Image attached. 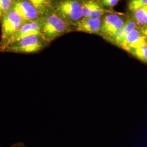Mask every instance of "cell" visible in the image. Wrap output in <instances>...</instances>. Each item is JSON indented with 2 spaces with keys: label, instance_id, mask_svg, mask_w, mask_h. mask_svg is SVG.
<instances>
[{
  "label": "cell",
  "instance_id": "6da1fadb",
  "mask_svg": "<svg viewBox=\"0 0 147 147\" xmlns=\"http://www.w3.org/2000/svg\"><path fill=\"white\" fill-rule=\"evenodd\" d=\"M40 34L47 42H50L67 31V22L56 13L43 17Z\"/></svg>",
  "mask_w": 147,
  "mask_h": 147
},
{
  "label": "cell",
  "instance_id": "7a4b0ae2",
  "mask_svg": "<svg viewBox=\"0 0 147 147\" xmlns=\"http://www.w3.org/2000/svg\"><path fill=\"white\" fill-rule=\"evenodd\" d=\"M46 42L40 34L24 37L1 47L5 52L17 53H32L42 50Z\"/></svg>",
  "mask_w": 147,
  "mask_h": 147
},
{
  "label": "cell",
  "instance_id": "3957f363",
  "mask_svg": "<svg viewBox=\"0 0 147 147\" xmlns=\"http://www.w3.org/2000/svg\"><path fill=\"white\" fill-rule=\"evenodd\" d=\"M0 21L1 23L2 44L6 42L25 23L13 8L7 12Z\"/></svg>",
  "mask_w": 147,
  "mask_h": 147
},
{
  "label": "cell",
  "instance_id": "277c9868",
  "mask_svg": "<svg viewBox=\"0 0 147 147\" xmlns=\"http://www.w3.org/2000/svg\"><path fill=\"white\" fill-rule=\"evenodd\" d=\"M55 11L66 22H78L82 16V5L77 0H62L56 5Z\"/></svg>",
  "mask_w": 147,
  "mask_h": 147
},
{
  "label": "cell",
  "instance_id": "5b68a950",
  "mask_svg": "<svg viewBox=\"0 0 147 147\" xmlns=\"http://www.w3.org/2000/svg\"><path fill=\"white\" fill-rule=\"evenodd\" d=\"M42 19V16H40L34 21L25 22L12 37L10 38L6 42L2 44L1 47H3L11 42H14L24 37L32 35L40 34Z\"/></svg>",
  "mask_w": 147,
  "mask_h": 147
},
{
  "label": "cell",
  "instance_id": "8992f818",
  "mask_svg": "<svg viewBox=\"0 0 147 147\" xmlns=\"http://www.w3.org/2000/svg\"><path fill=\"white\" fill-rule=\"evenodd\" d=\"M124 24L123 20L119 16L110 14L105 16L103 19L100 31L106 37L113 38Z\"/></svg>",
  "mask_w": 147,
  "mask_h": 147
},
{
  "label": "cell",
  "instance_id": "52a82bcc",
  "mask_svg": "<svg viewBox=\"0 0 147 147\" xmlns=\"http://www.w3.org/2000/svg\"><path fill=\"white\" fill-rule=\"evenodd\" d=\"M13 8L25 22L34 21L39 17V13L28 0H15Z\"/></svg>",
  "mask_w": 147,
  "mask_h": 147
},
{
  "label": "cell",
  "instance_id": "ba28073f",
  "mask_svg": "<svg viewBox=\"0 0 147 147\" xmlns=\"http://www.w3.org/2000/svg\"><path fill=\"white\" fill-rule=\"evenodd\" d=\"M145 45H147L146 38L136 29L129 32L118 44L129 52L135 48Z\"/></svg>",
  "mask_w": 147,
  "mask_h": 147
},
{
  "label": "cell",
  "instance_id": "9c48e42d",
  "mask_svg": "<svg viewBox=\"0 0 147 147\" xmlns=\"http://www.w3.org/2000/svg\"><path fill=\"white\" fill-rule=\"evenodd\" d=\"M101 26L100 19L86 18L76 22V30L88 33H98Z\"/></svg>",
  "mask_w": 147,
  "mask_h": 147
},
{
  "label": "cell",
  "instance_id": "30bf717a",
  "mask_svg": "<svg viewBox=\"0 0 147 147\" xmlns=\"http://www.w3.org/2000/svg\"><path fill=\"white\" fill-rule=\"evenodd\" d=\"M136 26V25L135 22L132 21H127L124 24V25L121 30L118 32L116 36L113 37V39L114 41L118 45L119 43L121 41V40L124 38V37H125L129 32L131 31L134 29H135Z\"/></svg>",
  "mask_w": 147,
  "mask_h": 147
},
{
  "label": "cell",
  "instance_id": "8fae6325",
  "mask_svg": "<svg viewBox=\"0 0 147 147\" xmlns=\"http://www.w3.org/2000/svg\"><path fill=\"white\" fill-rule=\"evenodd\" d=\"M134 12L135 18L139 24H147V6L139 8Z\"/></svg>",
  "mask_w": 147,
  "mask_h": 147
},
{
  "label": "cell",
  "instance_id": "7c38bea8",
  "mask_svg": "<svg viewBox=\"0 0 147 147\" xmlns=\"http://www.w3.org/2000/svg\"><path fill=\"white\" fill-rule=\"evenodd\" d=\"M136 57L147 63V45L137 47L130 51Z\"/></svg>",
  "mask_w": 147,
  "mask_h": 147
},
{
  "label": "cell",
  "instance_id": "4fadbf2b",
  "mask_svg": "<svg viewBox=\"0 0 147 147\" xmlns=\"http://www.w3.org/2000/svg\"><path fill=\"white\" fill-rule=\"evenodd\" d=\"M15 0H0V20L13 8Z\"/></svg>",
  "mask_w": 147,
  "mask_h": 147
},
{
  "label": "cell",
  "instance_id": "5bb4252c",
  "mask_svg": "<svg viewBox=\"0 0 147 147\" xmlns=\"http://www.w3.org/2000/svg\"><path fill=\"white\" fill-rule=\"evenodd\" d=\"M37 9L39 14H42L50 5V0H28Z\"/></svg>",
  "mask_w": 147,
  "mask_h": 147
},
{
  "label": "cell",
  "instance_id": "9a60e30c",
  "mask_svg": "<svg viewBox=\"0 0 147 147\" xmlns=\"http://www.w3.org/2000/svg\"><path fill=\"white\" fill-rule=\"evenodd\" d=\"M146 6H147V0H131L129 3V8L132 11Z\"/></svg>",
  "mask_w": 147,
  "mask_h": 147
},
{
  "label": "cell",
  "instance_id": "2e32d148",
  "mask_svg": "<svg viewBox=\"0 0 147 147\" xmlns=\"http://www.w3.org/2000/svg\"><path fill=\"white\" fill-rule=\"evenodd\" d=\"M105 11L100 7V5L94 2L92 11H91L89 18L94 19H100V17L104 14Z\"/></svg>",
  "mask_w": 147,
  "mask_h": 147
},
{
  "label": "cell",
  "instance_id": "e0dca14e",
  "mask_svg": "<svg viewBox=\"0 0 147 147\" xmlns=\"http://www.w3.org/2000/svg\"><path fill=\"white\" fill-rule=\"evenodd\" d=\"M94 2L93 1H89L84 3L82 5V16L84 18H89Z\"/></svg>",
  "mask_w": 147,
  "mask_h": 147
},
{
  "label": "cell",
  "instance_id": "ac0fdd59",
  "mask_svg": "<svg viewBox=\"0 0 147 147\" xmlns=\"http://www.w3.org/2000/svg\"><path fill=\"white\" fill-rule=\"evenodd\" d=\"M119 0H103L102 3L104 5L109 7H113L116 5Z\"/></svg>",
  "mask_w": 147,
  "mask_h": 147
},
{
  "label": "cell",
  "instance_id": "d6986e66",
  "mask_svg": "<svg viewBox=\"0 0 147 147\" xmlns=\"http://www.w3.org/2000/svg\"><path fill=\"white\" fill-rule=\"evenodd\" d=\"M142 34L147 39V24L145 25V26L143 27L142 30Z\"/></svg>",
  "mask_w": 147,
  "mask_h": 147
},
{
  "label": "cell",
  "instance_id": "ffe728a7",
  "mask_svg": "<svg viewBox=\"0 0 147 147\" xmlns=\"http://www.w3.org/2000/svg\"><path fill=\"white\" fill-rule=\"evenodd\" d=\"M102 1H103V0H102Z\"/></svg>",
  "mask_w": 147,
  "mask_h": 147
}]
</instances>
